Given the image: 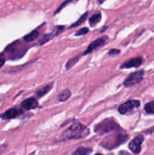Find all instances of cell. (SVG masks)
Instances as JSON below:
<instances>
[{"label": "cell", "instance_id": "1", "mask_svg": "<svg viewBox=\"0 0 154 155\" xmlns=\"http://www.w3.org/2000/svg\"><path fill=\"white\" fill-rule=\"evenodd\" d=\"M88 135L89 130L86 126L80 123H75L63 132L62 134V139L63 140L80 139L87 137Z\"/></svg>", "mask_w": 154, "mask_h": 155}, {"label": "cell", "instance_id": "2", "mask_svg": "<svg viewBox=\"0 0 154 155\" xmlns=\"http://www.w3.org/2000/svg\"><path fill=\"white\" fill-rule=\"evenodd\" d=\"M128 138L129 136L126 134L111 135V136L105 138L101 143V145L107 149H113V148H117L119 145L127 142Z\"/></svg>", "mask_w": 154, "mask_h": 155}, {"label": "cell", "instance_id": "3", "mask_svg": "<svg viewBox=\"0 0 154 155\" xmlns=\"http://www.w3.org/2000/svg\"><path fill=\"white\" fill-rule=\"evenodd\" d=\"M119 124L113 119H105L95 127V132L99 135L106 134L110 132L119 130Z\"/></svg>", "mask_w": 154, "mask_h": 155}, {"label": "cell", "instance_id": "4", "mask_svg": "<svg viewBox=\"0 0 154 155\" xmlns=\"http://www.w3.org/2000/svg\"><path fill=\"white\" fill-rule=\"evenodd\" d=\"M143 75H144V71H138L132 73L125 79L123 83L124 85L126 87H129V86H132L137 83H139L143 79Z\"/></svg>", "mask_w": 154, "mask_h": 155}, {"label": "cell", "instance_id": "5", "mask_svg": "<svg viewBox=\"0 0 154 155\" xmlns=\"http://www.w3.org/2000/svg\"><path fill=\"white\" fill-rule=\"evenodd\" d=\"M140 106V101L137 100H129L126 102L121 104L118 108V110L122 114H125L129 111L132 110L134 108L138 107Z\"/></svg>", "mask_w": 154, "mask_h": 155}, {"label": "cell", "instance_id": "6", "mask_svg": "<svg viewBox=\"0 0 154 155\" xmlns=\"http://www.w3.org/2000/svg\"><path fill=\"white\" fill-rule=\"evenodd\" d=\"M143 142V136H137L128 145V148L134 154H139L141 150V144Z\"/></svg>", "mask_w": 154, "mask_h": 155}, {"label": "cell", "instance_id": "7", "mask_svg": "<svg viewBox=\"0 0 154 155\" xmlns=\"http://www.w3.org/2000/svg\"><path fill=\"white\" fill-rule=\"evenodd\" d=\"M143 62L141 58L137 57V58H133L129 59L127 61H125V63L122 64L121 65L120 68L121 69H124V68H137V67L140 66Z\"/></svg>", "mask_w": 154, "mask_h": 155}, {"label": "cell", "instance_id": "8", "mask_svg": "<svg viewBox=\"0 0 154 155\" xmlns=\"http://www.w3.org/2000/svg\"><path fill=\"white\" fill-rule=\"evenodd\" d=\"M23 113L22 110L21 109L18 108H11L9 110H6L3 114H1V118L5 120H9V119H13V118L17 117L20 116L21 114Z\"/></svg>", "mask_w": 154, "mask_h": 155}, {"label": "cell", "instance_id": "9", "mask_svg": "<svg viewBox=\"0 0 154 155\" xmlns=\"http://www.w3.org/2000/svg\"><path fill=\"white\" fill-rule=\"evenodd\" d=\"M21 106L23 107V108L26 109V110H32V109H35L38 107V101L36 98L32 97V98L24 100L21 103Z\"/></svg>", "mask_w": 154, "mask_h": 155}, {"label": "cell", "instance_id": "10", "mask_svg": "<svg viewBox=\"0 0 154 155\" xmlns=\"http://www.w3.org/2000/svg\"><path fill=\"white\" fill-rule=\"evenodd\" d=\"M104 42H105V39H104V38H99V39L93 41V42L90 44V45H88V47L87 48L86 51L83 53V54H84V55H86V54H88V53L91 52L93 50L96 49L97 48L104 45Z\"/></svg>", "mask_w": 154, "mask_h": 155}, {"label": "cell", "instance_id": "11", "mask_svg": "<svg viewBox=\"0 0 154 155\" xmlns=\"http://www.w3.org/2000/svg\"><path fill=\"white\" fill-rule=\"evenodd\" d=\"M52 86H53L52 83H49V84H47L46 86H45L44 87L41 88L40 89H39V90L36 92V95L39 97L44 96V95H46V94L48 93L50 90H51V88H52Z\"/></svg>", "mask_w": 154, "mask_h": 155}, {"label": "cell", "instance_id": "12", "mask_svg": "<svg viewBox=\"0 0 154 155\" xmlns=\"http://www.w3.org/2000/svg\"><path fill=\"white\" fill-rule=\"evenodd\" d=\"M91 148H83L80 147L78 149L75 150L72 155H89L91 153Z\"/></svg>", "mask_w": 154, "mask_h": 155}, {"label": "cell", "instance_id": "13", "mask_svg": "<svg viewBox=\"0 0 154 155\" xmlns=\"http://www.w3.org/2000/svg\"><path fill=\"white\" fill-rule=\"evenodd\" d=\"M39 36V32L36 31V30H33L31 33H30L29 34L26 35L24 37V40L26 42H30L32 41H34L35 39H36Z\"/></svg>", "mask_w": 154, "mask_h": 155}, {"label": "cell", "instance_id": "14", "mask_svg": "<svg viewBox=\"0 0 154 155\" xmlns=\"http://www.w3.org/2000/svg\"><path fill=\"white\" fill-rule=\"evenodd\" d=\"M71 95V92L69 89H65L63 92H60L59 94V95L57 96V100L60 101H65L68 99V98L70 97Z\"/></svg>", "mask_w": 154, "mask_h": 155}, {"label": "cell", "instance_id": "15", "mask_svg": "<svg viewBox=\"0 0 154 155\" xmlns=\"http://www.w3.org/2000/svg\"><path fill=\"white\" fill-rule=\"evenodd\" d=\"M101 13L98 12V13L93 15L90 18H89V23H90L91 26L93 27V26L96 25L98 23H99L100 21H101Z\"/></svg>", "mask_w": 154, "mask_h": 155}, {"label": "cell", "instance_id": "16", "mask_svg": "<svg viewBox=\"0 0 154 155\" xmlns=\"http://www.w3.org/2000/svg\"><path fill=\"white\" fill-rule=\"evenodd\" d=\"M144 110L146 113L148 114H154V101L148 102L147 104H145Z\"/></svg>", "mask_w": 154, "mask_h": 155}, {"label": "cell", "instance_id": "17", "mask_svg": "<svg viewBox=\"0 0 154 155\" xmlns=\"http://www.w3.org/2000/svg\"><path fill=\"white\" fill-rule=\"evenodd\" d=\"M52 37H53L52 34L44 35V36L41 38V39H39V45H43V44H45V42H48V40H50V39H51Z\"/></svg>", "mask_w": 154, "mask_h": 155}, {"label": "cell", "instance_id": "18", "mask_svg": "<svg viewBox=\"0 0 154 155\" xmlns=\"http://www.w3.org/2000/svg\"><path fill=\"white\" fill-rule=\"evenodd\" d=\"M87 15H88V13H87V12H86V13H85L84 15H83L82 16L81 18H80L79 19L78 21H76V22H75V23H74V24H73V25H72V26H71L70 27H76V26H79V25H80V24H81L82 23V22H84V21H85V19H86V17H87Z\"/></svg>", "mask_w": 154, "mask_h": 155}, {"label": "cell", "instance_id": "19", "mask_svg": "<svg viewBox=\"0 0 154 155\" xmlns=\"http://www.w3.org/2000/svg\"><path fill=\"white\" fill-rule=\"evenodd\" d=\"M88 32V29L87 27H84L78 30V32L75 33V36H82V35H85Z\"/></svg>", "mask_w": 154, "mask_h": 155}, {"label": "cell", "instance_id": "20", "mask_svg": "<svg viewBox=\"0 0 154 155\" xmlns=\"http://www.w3.org/2000/svg\"><path fill=\"white\" fill-rule=\"evenodd\" d=\"M79 58H75L73 59H71V60H69V61L67 62V64H66V69H69L70 68H72V66H73L74 64H75V62L78 61Z\"/></svg>", "mask_w": 154, "mask_h": 155}, {"label": "cell", "instance_id": "21", "mask_svg": "<svg viewBox=\"0 0 154 155\" xmlns=\"http://www.w3.org/2000/svg\"><path fill=\"white\" fill-rule=\"evenodd\" d=\"M120 53V51L118 49H116V48H113V49H111L110 51H109L108 54L110 56H114V55H117Z\"/></svg>", "mask_w": 154, "mask_h": 155}, {"label": "cell", "instance_id": "22", "mask_svg": "<svg viewBox=\"0 0 154 155\" xmlns=\"http://www.w3.org/2000/svg\"><path fill=\"white\" fill-rule=\"evenodd\" d=\"M5 62V58L3 54H0V68L4 65Z\"/></svg>", "mask_w": 154, "mask_h": 155}, {"label": "cell", "instance_id": "23", "mask_svg": "<svg viewBox=\"0 0 154 155\" xmlns=\"http://www.w3.org/2000/svg\"><path fill=\"white\" fill-rule=\"evenodd\" d=\"M119 155H130L129 154H128V152H126V151H122L119 152Z\"/></svg>", "mask_w": 154, "mask_h": 155}, {"label": "cell", "instance_id": "24", "mask_svg": "<svg viewBox=\"0 0 154 155\" xmlns=\"http://www.w3.org/2000/svg\"><path fill=\"white\" fill-rule=\"evenodd\" d=\"M62 27H57V29L59 30V29L62 28ZM59 33V30H57V33Z\"/></svg>", "mask_w": 154, "mask_h": 155}, {"label": "cell", "instance_id": "25", "mask_svg": "<svg viewBox=\"0 0 154 155\" xmlns=\"http://www.w3.org/2000/svg\"><path fill=\"white\" fill-rule=\"evenodd\" d=\"M95 155H102V154H95Z\"/></svg>", "mask_w": 154, "mask_h": 155}]
</instances>
